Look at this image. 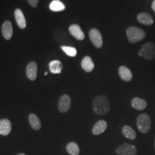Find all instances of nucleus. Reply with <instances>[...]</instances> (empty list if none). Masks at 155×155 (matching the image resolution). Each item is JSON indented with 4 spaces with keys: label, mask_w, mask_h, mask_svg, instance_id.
Wrapping results in <instances>:
<instances>
[{
    "label": "nucleus",
    "mask_w": 155,
    "mask_h": 155,
    "mask_svg": "<svg viewBox=\"0 0 155 155\" xmlns=\"http://www.w3.org/2000/svg\"><path fill=\"white\" fill-rule=\"evenodd\" d=\"M69 32L71 35L78 40H83L85 38L84 32L81 30V27L78 25H71L69 27Z\"/></svg>",
    "instance_id": "obj_9"
},
{
    "label": "nucleus",
    "mask_w": 155,
    "mask_h": 155,
    "mask_svg": "<svg viewBox=\"0 0 155 155\" xmlns=\"http://www.w3.org/2000/svg\"><path fill=\"white\" fill-rule=\"evenodd\" d=\"M154 149H155V139H154Z\"/></svg>",
    "instance_id": "obj_28"
},
{
    "label": "nucleus",
    "mask_w": 155,
    "mask_h": 155,
    "mask_svg": "<svg viewBox=\"0 0 155 155\" xmlns=\"http://www.w3.org/2000/svg\"><path fill=\"white\" fill-rule=\"evenodd\" d=\"M137 20L141 24L147 25V26H150L154 23V19L152 17L150 14L146 12H141L137 15Z\"/></svg>",
    "instance_id": "obj_12"
},
{
    "label": "nucleus",
    "mask_w": 155,
    "mask_h": 155,
    "mask_svg": "<svg viewBox=\"0 0 155 155\" xmlns=\"http://www.w3.org/2000/svg\"><path fill=\"white\" fill-rule=\"evenodd\" d=\"M29 123H30V127L34 129V130L38 131L41 128V122H40L39 118L35 114H30L28 117Z\"/></svg>",
    "instance_id": "obj_18"
},
{
    "label": "nucleus",
    "mask_w": 155,
    "mask_h": 155,
    "mask_svg": "<svg viewBox=\"0 0 155 155\" xmlns=\"http://www.w3.org/2000/svg\"><path fill=\"white\" fill-rule=\"evenodd\" d=\"M15 17L19 28L20 29H25L27 25L26 19H25V15L21 9H17L15 11Z\"/></svg>",
    "instance_id": "obj_16"
},
{
    "label": "nucleus",
    "mask_w": 155,
    "mask_h": 155,
    "mask_svg": "<svg viewBox=\"0 0 155 155\" xmlns=\"http://www.w3.org/2000/svg\"><path fill=\"white\" fill-rule=\"evenodd\" d=\"M93 111L97 115H106L110 111L109 101L106 96L101 95L94 98L92 104Z\"/></svg>",
    "instance_id": "obj_1"
},
{
    "label": "nucleus",
    "mask_w": 155,
    "mask_h": 155,
    "mask_svg": "<svg viewBox=\"0 0 155 155\" xmlns=\"http://www.w3.org/2000/svg\"><path fill=\"white\" fill-rule=\"evenodd\" d=\"M127 36L129 42L136 43L144 40L146 37V32L142 29L131 26L127 30Z\"/></svg>",
    "instance_id": "obj_2"
},
{
    "label": "nucleus",
    "mask_w": 155,
    "mask_h": 155,
    "mask_svg": "<svg viewBox=\"0 0 155 155\" xmlns=\"http://www.w3.org/2000/svg\"><path fill=\"white\" fill-rule=\"evenodd\" d=\"M137 125L139 131L143 134H146L150 130L151 119L147 114H140L137 120Z\"/></svg>",
    "instance_id": "obj_4"
},
{
    "label": "nucleus",
    "mask_w": 155,
    "mask_h": 155,
    "mask_svg": "<svg viewBox=\"0 0 155 155\" xmlns=\"http://www.w3.org/2000/svg\"><path fill=\"white\" fill-rule=\"evenodd\" d=\"M71 100L68 95L64 94L61 96L58 101V109L61 113H65L71 108Z\"/></svg>",
    "instance_id": "obj_7"
},
{
    "label": "nucleus",
    "mask_w": 155,
    "mask_h": 155,
    "mask_svg": "<svg viewBox=\"0 0 155 155\" xmlns=\"http://www.w3.org/2000/svg\"><path fill=\"white\" fill-rule=\"evenodd\" d=\"M29 5L32 7H36L38 5L39 0H28Z\"/></svg>",
    "instance_id": "obj_24"
},
{
    "label": "nucleus",
    "mask_w": 155,
    "mask_h": 155,
    "mask_svg": "<svg viewBox=\"0 0 155 155\" xmlns=\"http://www.w3.org/2000/svg\"><path fill=\"white\" fill-rule=\"evenodd\" d=\"M12 131L11 121L7 119H0V135L7 136Z\"/></svg>",
    "instance_id": "obj_10"
},
{
    "label": "nucleus",
    "mask_w": 155,
    "mask_h": 155,
    "mask_svg": "<svg viewBox=\"0 0 155 155\" xmlns=\"http://www.w3.org/2000/svg\"><path fill=\"white\" fill-rule=\"evenodd\" d=\"M49 8L53 12H61L65 9V6L60 0H54L50 4Z\"/></svg>",
    "instance_id": "obj_21"
},
{
    "label": "nucleus",
    "mask_w": 155,
    "mask_h": 155,
    "mask_svg": "<svg viewBox=\"0 0 155 155\" xmlns=\"http://www.w3.org/2000/svg\"><path fill=\"white\" fill-rule=\"evenodd\" d=\"M107 128V122L104 120H99L97 121L96 124L92 129V133L94 135H99L104 133Z\"/></svg>",
    "instance_id": "obj_13"
},
{
    "label": "nucleus",
    "mask_w": 155,
    "mask_h": 155,
    "mask_svg": "<svg viewBox=\"0 0 155 155\" xmlns=\"http://www.w3.org/2000/svg\"><path fill=\"white\" fill-rule=\"evenodd\" d=\"M122 134L126 138L130 139V140H134L137 137V134H136L134 130L128 125H125L122 128Z\"/></svg>",
    "instance_id": "obj_20"
},
{
    "label": "nucleus",
    "mask_w": 155,
    "mask_h": 155,
    "mask_svg": "<svg viewBox=\"0 0 155 155\" xmlns=\"http://www.w3.org/2000/svg\"><path fill=\"white\" fill-rule=\"evenodd\" d=\"M2 33L5 40H10L12 37L13 29L12 23L9 21H5L2 27Z\"/></svg>",
    "instance_id": "obj_11"
},
{
    "label": "nucleus",
    "mask_w": 155,
    "mask_h": 155,
    "mask_svg": "<svg viewBox=\"0 0 155 155\" xmlns=\"http://www.w3.org/2000/svg\"><path fill=\"white\" fill-rule=\"evenodd\" d=\"M27 76L30 81H35L38 75V65L35 62H30L26 68Z\"/></svg>",
    "instance_id": "obj_8"
},
{
    "label": "nucleus",
    "mask_w": 155,
    "mask_h": 155,
    "mask_svg": "<svg viewBox=\"0 0 155 155\" xmlns=\"http://www.w3.org/2000/svg\"><path fill=\"white\" fill-rule=\"evenodd\" d=\"M81 67L87 73H90L94 68V63L92 59L89 56H86L83 58L81 61Z\"/></svg>",
    "instance_id": "obj_17"
},
{
    "label": "nucleus",
    "mask_w": 155,
    "mask_h": 155,
    "mask_svg": "<svg viewBox=\"0 0 155 155\" xmlns=\"http://www.w3.org/2000/svg\"><path fill=\"white\" fill-rule=\"evenodd\" d=\"M138 55L147 61H152L155 58V45L152 42H146L138 52Z\"/></svg>",
    "instance_id": "obj_3"
},
{
    "label": "nucleus",
    "mask_w": 155,
    "mask_h": 155,
    "mask_svg": "<svg viewBox=\"0 0 155 155\" xmlns=\"http://www.w3.org/2000/svg\"><path fill=\"white\" fill-rule=\"evenodd\" d=\"M61 49L63 51L70 57H75L77 55V50L73 47L70 46H62Z\"/></svg>",
    "instance_id": "obj_23"
},
{
    "label": "nucleus",
    "mask_w": 155,
    "mask_h": 155,
    "mask_svg": "<svg viewBox=\"0 0 155 155\" xmlns=\"http://www.w3.org/2000/svg\"><path fill=\"white\" fill-rule=\"evenodd\" d=\"M152 10L155 12V0L153 1V2L152 4Z\"/></svg>",
    "instance_id": "obj_25"
},
{
    "label": "nucleus",
    "mask_w": 155,
    "mask_h": 155,
    "mask_svg": "<svg viewBox=\"0 0 155 155\" xmlns=\"http://www.w3.org/2000/svg\"><path fill=\"white\" fill-rule=\"evenodd\" d=\"M48 75V72L45 73V75Z\"/></svg>",
    "instance_id": "obj_27"
},
{
    "label": "nucleus",
    "mask_w": 155,
    "mask_h": 155,
    "mask_svg": "<svg viewBox=\"0 0 155 155\" xmlns=\"http://www.w3.org/2000/svg\"><path fill=\"white\" fill-rule=\"evenodd\" d=\"M131 106L136 110L143 111L147 106V103L143 98H139V97H135L131 101Z\"/></svg>",
    "instance_id": "obj_14"
},
{
    "label": "nucleus",
    "mask_w": 155,
    "mask_h": 155,
    "mask_svg": "<svg viewBox=\"0 0 155 155\" xmlns=\"http://www.w3.org/2000/svg\"><path fill=\"white\" fill-rule=\"evenodd\" d=\"M17 155H25V154H24V153H20V154H19Z\"/></svg>",
    "instance_id": "obj_26"
},
{
    "label": "nucleus",
    "mask_w": 155,
    "mask_h": 155,
    "mask_svg": "<svg viewBox=\"0 0 155 155\" xmlns=\"http://www.w3.org/2000/svg\"><path fill=\"white\" fill-rule=\"evenodd\" d=\"M119 75L121 78L124 81L129 82L133 78V75L130 69L128 68L126 66H121L119 68Z\"/></svg>",
    "instance_id": "obj_15"
},
{
    "label": "nucleus",
    "mask_w": 155,
    "mask_h": 155,
    "mask_svg": "<svg viewBox=\"0 0 155 155\" xmlns=\"http://www.w3.org/2000/svg\"><path fill=\"white\" fill-rule=\"evenodd\" d=\"M116 152L119 155H137V148L133 144L124 143L116 148Z\"/></svg>",
    "instance_id": "obj_5"
},
{
    "label": "nucleus",
    "mask_w": 155,
    "mask_h": 155,
    "mask_svg": "<svg viewBox=\"0 0 155 155\" xmlns=\"http://www.w3.org/2000/svg\"><path fill=\"white\" fill-rule=\"evenodd\" d=\"M89 38L91 42L94 45L95 47L97 48H100L103 46V38L102 35L99 32V30L97 29H91L89 31Z\"/></svg>",
    "instance_id": "obj_6"
},
{
    "label": "nucleus",
    "mask_w": 155,
    "mask_h": 155,
    "mask_svg": "<svg viewBox=\"0 0 155 155\" xmlns=\"http://www.w3.org/2000/svg\"><path fill=\"white\" fill-rule=\"evenodd\" d=\"M49 68L50 72L53 74H59L61 73L63 65L61 61H53L49 63Z\"/></svg>",
    "instance_id": "obj_19"
},
{
    "label": "nucleus",
    "mask_w": 155,
    "mask_h": 155,
    "mask_svg": "<svg viewBox=\"0 0 155 155\" xmlns=\"http://www.w3.org/2000/svg\"><path fill=\"white\" fill-rule=\"evenodd\" d=\"M66 150L71 155H78L80 152V149H79L78 145L75 142H70L67 144Z\"/></svg>",
    "instance_id": "obj_22"
}]
</instances>
